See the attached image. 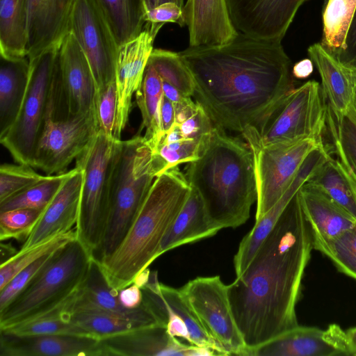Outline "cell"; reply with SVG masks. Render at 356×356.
<instances>
[{
	"instance_id": "cell-1",
	"label": "cell",
	"mask_w": 356,
	"mask_h": 356,
	"mask_svg": "<svg viewBox=\"0 0 356 356\" xmlns=\"http://www.w3.org/2000/svg\"><path fill=\"white\" fill-rule=\"evenodd\" d=\"M179 53L193 76L195 101L224 129L243 134L255 128L295 88L281 42L238 33L222 45Z\"/></svg>"
},
{
	"instance_id": "cell-2",
	"label": "cell",
	"mask_w": 356,
	"mask_h": 356,
	"mask_svg": "<svg viewBox=\"0 0 356 356\" xmlns=\"http://www.w3.org/2000/svg\"><path fill=\"white\" fill-rule=\"evenodd\" d=\"M312 249L298 192L243 273L227 285L233 314L248 350L299 325L296 307Z\"/></svg>"
},
{
	"instance_id": "cell-3",
	"label": "cell",
	"mask_w": 356,
	"mask_h": 356,
	"mask_svg": "<svg viewBox=\"0 0 356 356\" xmlns=\"http://www.w3.org/2000/svg\"><path fill=\"white\" fill-rule=\"evenodd\" d=\"M225 130L213 124L206 148L198 159L188 163L185 175L220 229L244 224L257 200L252 151Z\"/></svg>"
},
{
	"instance_id": "cell-4",
	"label": "cell",
	"mask_w": 356,
	"mask_h": 356,
	"mask_svg": "<svg viewBox=\"0 0 356 356\" xmlns=\"http://www.w3.org/2000/svg\"><path fill=\"white\" fill-rule=\"evenodd\" d=\"M178 166L156 177L120 245L100 263L109 285L120 291L159 256L161 241L191 191Z\"/></svg>"
},
{
	"instance_id": "cell-5",
	"label": "cell",
	"mask_w": 356,
	"mask_h": 356,
	"mask_svg": "<svg viewBox=\"0 0 356 356\" xmlns=\"http://www.w3.org/2000/svg\"><path fill=\"white\" fill-rule=\"evenodd\" d=\"M92 257L76 236L54 251L28 284L0 310V331L59 314L85 280Z\"/></svg>"
},
{
	"instance_id": "cell-6",
	"label": "cell",
	"mask_w": 356,
	"mask_h": 356,
	"mask_svg": "<svg viewBox=\"0 0 356 356\" xmlns=\"http://www.w3.org/2000/svg\"><path fill=\"white\" fill-rule=\"evenodd\" d=\"M156 177L152 149L144 136L137 135L122 140L111 177L108 218L98 261L120 245Z\"/></svg>"
},
{
	"instance_id": "cell-7",
	"label": "cell",
	"mask_w": 356,
	"mask_h": 356,
	"mask_svg": "<svg viewBox=\"0 0 356 356\" xmlns=\"http://www.w3.org/2000/svg\"><path fill=\"white\" fill-rule=\"evenodd\" d=\"M121 144L99 130L75 159L83 175L76 236L95 259L107 225L111 177Z\"/></svg>"
},
{
	"instance_id": "cell-8",
	"label": "cell",
	"mask_w": 356,
	"mask_h": 356,
	"mask_svg": "<svg viewBox=\"0 0 356 356\" xmlns=\"http://www.w3.org/2000/svg\"><path fill=\"white\" fill-rule=\"evenodd\" d=\"M327 106L321 84L308 81L286 95L255 127L242 134L250 147L305 138L323 140Z\"/></svg>"
},
{
	"instance_id": "cell-9",
	"label": "cell",
	"mask_w": 356,
	"mask_h": 356,
	"mask_svg": "<svg viewBox=\"0 0 356 356\" xmlns=\"http://www.w3.org/2000/svg\"><path fill=\"white\" fill-rule=\"evenodd\" d=\"M58 47L29 60V76L18 115L8 131L0 136L1 144L17 163L31 165L36 142L46 120L49 88Z\"/></svg>"
},
{
	"instance_id": "cell-10",
	"label": "cell",
	"mask_w": 356,
	"mask_h": 356,
	"mask_svg": "<svg viewBox=\"0 0 356 356\" xmlns=\"http://www.w3.org/2000/svg\"><path fill=\"white\" fill-rule=\"evenodd\" d=\"M96 87L90 64L74 35L59 45L48 98V114L63 120L94 110Z\"/></svg>"
},
{
	"instance_id": "cell-11",
	"label": "cell",
	"mask_w": 356,
	"mask_h": 356,
	"mask_svg": "<svg viewBox=\"0 0 356 356\" xmlns=\"http://www.w3.org/2000/svg\"><path fill=\"white\" fill-rule=\"evenodd\" d=\"M324 145L323 140L305 138L268 146L250 147L254 156L257 186L255 222L283 195L307 157Z\"/></svg>"
},
{
	"instance_id": "cell-12",
	"label": "cell",
	"mask_w": 356,
	"mask_h": 356,
	"mask_svg": "<svg viewBox=\"0 0 356 356\" xmlns=\"http://www.w3.org/2000/svg\"><path fill=\"white\" fill-rule=\"evenodd\" d=\"M180 290L203 326L227 355L248 356V348L233 314L227 285L220 276L197 277Z\"/></svg>"
},
{
	"instance_id": "cell-13",
	"label": "cell",
	"mask_w": 356,
	"mask_h": 356,
	"mask_svg": "<svg viewBox=\"0 0 356 356\" xmlns=\"http://www.w3.org/2000/svg\"><path fill=\"white\" fill-rule=\"evenodd\" d=\"M70 32L75 37L90 64L96 91L115 81L119 45L98 0H78Z\"/></svg>"
},
{
	"instance_id": "cell-14",
	"label": "cell",
	"mask_w": 356,
	"mask_h": 356,
	"mask_svg": "<svg viewBox=\"0 0 356 356\" xmlns=\"http://www.w3.org/2000/svg\"><path fill=\"white\" fill-rule=\"evenodd\" d=\"M98 131L95 107L92 111L63 120H54L47 116L33 149L31 165L47 175L65 172Z\"/></svg>"
},
{
	"instance_id": "cell-15",
	"label": "cell",
	"mask_w": 356,
	"mask_h": 356,
	"mask_svg": "<svg viewBox=\"0 0 356 356\" xmlns=\"http://www.w3.org/2000/svg\"><path fill=\"white\" fill-rule=\"evenodd\" d=\"M161 27L146 22L137 36L119 47L115 74L117 92L115 138L117 140H121V134L129 120L133 95L141 86L155 38Z\"/></svg>"
},
{
	"instance_id": "cell-16",
	"label": "cell",
	"mask_w": 356,
	"mask_h": 356,
	"mask_svg": "<svg viewBox=\"0 0 356 356\" xmlns=\"http://www.w3.org/2000/svg\"><path fill=\"white\" fill-rule=\"evenodd\" d=\"M309 0H225L231 22L241 33L281 42L300 7Z\"/></svg>"
},
{
	"instance_id": "cell-17",
	"label": "cell",
	"mask_w": 356,
	"mask_h": 356,
	"mask_svg": "<svg viewBox=\"0 0 356 356\" xmlns=\"http://www.w3.org/2000/svg\"><path fill=\"white\" fill-rule=\"evenodd\" d=\"M336 355H348L345 331L337 324L325 330L298 325L248 353V356Z\"/></svg>"
},
{
	"instance_id": "cell-18",
	"label": "cell",
	"mask_w": 356,
	"mask_h": 356,
	"mask_svg": "<svg viewBox=\"0 0 356 356\" xmlns=\"http://www.w3.org/2000/svg\"><path fill=\"white\" fill-rule=\"evenodd\" d=\"M102 356H213V349L186 345L171 336L165 325L156 324L99 340Z\"/></svg>"
},
{
	"instance_id": "cell-19",
	"label": "cell",
	"mask_w": 356,
	"mask_h": 356,
	"mask_svg": "<svg viewBox=\"0 0 356 356\" xmlns=\"http://www.w3.org/2000/svg\"><path fill=\"white\" fill-rule=\"evenodd\" d=\"M118 294L119 291L109 285L100 263L92 257L85 280L60 314L69 316L80 312H104L129 316L150 325L161 324L144 300L138 308L128 309L121 305Z\"/></svg>"
},
{
	"instance_id": "cell-20",
	"label": "cell",
	"mask_w": 356,
	"mask_h": 356,
	"mask_svg": "<svg viewBox=\"0 0 356 356\" xmlns=\"http://www.w3.org/2000/svg\"><path fill=\"white\" fill-rule=\"evenodd\" d=\"M78 0H27L26 56L31 60L59 47L70 32Z\"/></svg>"
},
{
	"instance_id": "cell-21",
	"label": "cell",
	"mask_w": 356,
	"mask_h": 356,
	"mask_svg": "<svg viewBox=\"0 0 356 356\" xmlns=\"http://www.w3.org/2000/svg\"><path fill=\"white\" fill-rule=\"evenodd\" d=\"M325 146L314 150L305 159L293 181L277 203L255 224L241 241L234 257L236 277L245 270L261 243L271 231L280 215L302 186L330 157Z\"/></svg>"
},
{
	"instance_id": "cell-22",
	"label": "cell",
	"mask_w": 356,
	"mask_h": 356,
	"mask_svg": "<svg viewBox=\"0 0 356 356\" xmlns=\"http://www.w3.org/2000/svg\"><path fill=\"white\" fill-rule=\"evenodd\" d=\"M83 175L74 167L45 208L38 223L23 243L21 250L44 243L75 229L79 217Z\"/></svg>"
},
{
	"instance_id": "cell-23",
	"label": "cell",
	"mask_w": 356,
	"mask_h": 356,
	"mask_svg": "<svg viewBox=\"0 0 356 356\" xmlns=\"http://www.w3.org/2000/svg\"><path fill=\"white\" fill-rule=\"evenodd\" d=\"M308 55L317 67L327 108L339 119L356 106V67L328 52L321 42L309 47Z\"/></svg>"
},
{
	"instance_id": "cell-24",
	"label": "cell",
	"mask_w": 356,
	"mask_h": 356,
	"mask_svg": "<svg viewBox=\"0 0 356 356\" xmlns=\"http://www.w3.org/2000/svg\"><path fill=\"white\" fill-rule=\"evenodd\" d=\"M0 356H102V350L100 341L90 337L0 331Z\"/></svg>"
},
{
	"instance_id": "cell-25",
	"label": "cell",
	"mask_w": 356,
	"mask_h": 356,
	"mask_svg": "<svg viewBox=\"0 0 356 356\" xmlns=\"http://www.w3.org/2000/svg\"><path fill=\"white\" fill-rule=\"evenodd\" d=\"M189 46H217L238 34L228 14L225 0H187L184 6Z\"/></svg>"
},
{
	"instance_id": "cell-26",
	"label": "cell",
	"mask_w": 356,
	"mask_h": 356,
	"mask_svg": "<svg viewBox=\"0 0 356 356\" xmlns=\"http://www.w3.org/2000/svg\"><path fill=\"white\" fill-rule=\"evenodd\" d=\"M298 194L311 229L313 249L335 239L356 225V220L349 213L305 184Z\"/></svg>"
},
{
	"instance_id": "cell-27",
	"label": "cell",
	"mask_w": 356,
	"mask_h": 356,
	"mask_svg": "<svg viewBox=\"0 0 356 356\" xmlns=\"http://www.w3.org/2000/svg\"><path fill=\"white\" fill-rule=\"evenodd\" d=\"M219 230L209 218L198 192L191 187L186 201L161 241L160 254L211 237Z\"/></svg>"
},
{
	"instance_id": "cell-28",
	"label": "cell",
	"mask_w": 356,
	"mask_h": 356,
	"mask_svg": "<svg viewBox=\"0 0 356 356\" xmlns=\"http://www.w3.org/2000/svg\"><path fill=\"white\" fill-rule=\"evenodd\" d=\"M27 56H0V136L15 122L22 104L29 76Z\"/></svg>"
},
{
	"instance_id": "cell-29",
	"label": "cell",
	"mask_w": 356,
	"mask_h": 356,
	"mask_svg": "<svg viewBox=\"0 0 356 356\" xmlns=\"http://www.w3.org/2000/svg\"><path fill=\"white\" fill-rule=\"evenodd\" d=\"M305 184L324 195L356 220V181L330 156Z\"/></svg>"
},
{
	"instance_id": "cell-30",
	"label": "cell",
	"mask_w": 356,
	"mask_h": 356,
	"mask_svg": "<svg viewBox=\"0 0 356 356\" xmlns=\"http://www.w3.org/2000/svg\"><path fill=\"white\" fill-rule=\"evenodd\" d=\"M27 0H0V56H26Z\"/></svg>"
},
{
	"instance_id": "cell-31",
	"label": "cell",
	"mask_w": 356,
	"mask_h": 356,
	"mask_svg": "<svg viewBox=\"0 0 356 356\" xmlns=\"http://www.w3.org/2000/svg\"><path fill=\"white\" fill-rule=\"evenodd\" d=\"M163 81L150 63H147L140 88L136 92V104L141 113L144 138L149 145L161 135L160 107L163 97Z\"/></svg>"
},
{
	"instance_id": "cell-32",
	"label": "cell",
	"mask_w": 356,
	"mask_h": 356,
	"mask_svg": "<svg viewBox=\"0 0 356 356\" xmlns=\"http://www.w3.org/2000/svg\"><path fill=\"white\" fill-rule=\"evenodd\" d=\"M63 316L89 337L98 340L152 326L129 316L104 312H80Z\"/></svg>"
},
{
	"instance_id": "cell-33",
	"label": "cell",
	"mask_w": 356,
	"mask_h": 356,
	"mask_svg": "<svg viewBox=\"0 0 356 356\" xmlns=\"http://www.w3.org/2000/svg\"><path fill=\"white\" fill-rule=\"evenodd\" d=\"M356 9V0H327L323 11L321 44L338 57L343 51L348 28Z\"/></svg>"
},
{
	"instance_id": "cell-34",
	"label": "cell",
	"mask_w": 356,
	"mask_h": 356,
	"mask_svg": "<svg viewBox=\"0 0 356 356\" xmlns=\"http://www.w3.org/2000/svg\"><path fill=\"white\" fill-rule=\"evenodd\" d=\"M107 16L119 46L137 36L143 29V0H98Z\"/></svg>"
},
{
	"instance_id": "cell-35",
	"label": "cell",
	"mask_w": 356,
	"mask_h": 356,
	"mask_svg": "<svg viewBox=\"0 0 356 356\" xmlns=\"http://www.w3.org/2000/svg\"><path fill=\"white\" fill-rule=\"evenodd\" d=\"M157 291L163 304L176 312L185 321L191 337V344L215 350L219 355L226 353L209 334L184 297L180 289H175L159 282Z\"/></svg>"
},
{
	"instance_id": "cell-36",
	"label": "cell",
	"mask_w": 356,
	"mask_h": 356,
	"mask_svg": "<svg viewBox=\"0 0 356 356\" xmlns=\"http://www.w3.org/2000/svg\"><path fill=\"white\" fill-rule=\"evenodd\" d=\"M327 127L338 160L356 181V106L339 119L327 108Z\"/></svg>"
},
{
	"instance_id": "cell-37",
	"label": "cell",
	"mask_w": 356,
	"mask_h": 356,
	"mask_svg": "<svg viewBox=\"0 0 356 356\" xmlns=\"http://www.w3.org/2000/svg\"><path fill=\"white\" fill-rule=\"evenodd\" d=\"M70 171L46 175L42 180L0 202V212L17 209L44 210L69 176Z\"/></svg>"
},
{
	"instance_id": "cell-38",
	"label": "cell",
	"mask_w": 356,
	"mask_h": 356,
	"mask_svg": "<svg viewBox=\"0 0 356 356\" xmlns=\"http://www.w3.org/2000/svg\"><path fill=\"white\" fill-rule=\"evenodd\" d=\"M161 79L187 97H193L195 83L193 76L179 52L154 49L149 61Z\"/></svg>"
},
{
	"instance_id": "cell-39",
	"label": "cell",
	"mask_w": 356,
	"mask_h": 356,
	"mask_svg": "<svg viewBox=\"0 0 356 356\" xmlns=\"http://www.w3.org/2000/svg\"><path fill=\"white\" fill-rule=\"evenodd\" d=\"M75 237L76 232L73 229L29 249L19 250L0 265V289H3L19 271L44 255L54 252Z\"/></svg>"
},
{
	"instance_id": "cell-40",
	"label": "cell",
	"mask_w": 356,
	"mask_h": 356,
	"mask_svg": "<svg viewBox=\"0 0 356 356\" xmlns=\"http://www.w3.org/2000/svg\"><path fill=\"white\" fill-rule=\"evenodd\" d=\"M314 249L328 257L339 271L356 280V225Z\"/></svg>"
},
{
	"instance_id": "cell-41",
	"label": "cell",
	"mask_w": 356,
	"mask_h": 356,
	"mask_svg": "<svg viewBox=\"0 0 356 356\" xmlns=\"http://www.w3.org/2000/svg\"><path fill=\"white\" fill-rule=\"evenodd\" d=\"M3 331L20 336L74 335L89 337L84 330L60 314L42 317Z\"/></svg>"
},
{
	"instance_id": "cell-42",
	"label": "cell",
	"mask_w": 356,
	"mask_h": 356,
	"mask_svg": "<svg viewBox=\"0 0 356 356\" xmlns=\"http://www.w3.org/2000/svg\"><path fill=\"white\" fill-rule=\"evenodd\" d=\"M43 211L34 209H17L0 212V240L23 238L25 241Z\"/></svg>"
},
{
	"instance_id": "cell-43",
	"label": "cell",
	"mask_w": 356,
	"mask_h": 356,
	"mask_svg": "<svg viewBox=\"0 0 356 356\" xmlns=\"http://www.w3.org/2000/svg\"><path fill=\"white\" fill-rule=\"evenodd\" d=\"M44 177L26 163L2 164L0 167V202L35 184Z\"/></svg>"
},
{
	"instance_id": "cell-44",
	"label": "cell",
	"mask_w": 356,
	"mask_h": 356,
	"mask_svg": "<svg viewBox=\"0 0 356 356\" xmlns=\"http://www.w3.org/2000/svg\"><path fill=\"white\" fill-rule=\"evenodd\" d=\"M95 111L98 129L109 137L115 138L117 115V92L115 81L96 91Z\"/></svg>"
},
{
	"instance_id": "cell-45",
	"label": "cell",
	"mask_w": 356,
	"mask_h": 356,
	"mask_svg": "<svg viewBox=\"0 0 356 356\" xmlns=\"http://www.w3.org/2000/svg\"><path fill=\"white\" fill-rule=\"evenodd\" d=\"M53 252L44 255L19 271L3 289H0V310L3 309L28 284L43 267Z\"/></svg>"
},
{
	"instance_id": "cell-46",
	"label": "cell",
	"mask_w": 356,
	"mask_h": 356,
	"mask_svg": "<svg viewBox=\"0 0 356 356\" xmlns=\"http://www.w3.org/2000/svg\"><path fill=\"white\" fill-rule=\"evenodd\" d=\"M145 22L163 26L165 23L185 25L184 8L172 2L162 3L145 13Z\"/></svg>"
},
{
	"instance_id": "cell-47",
	"label": "cell",
	"mask_w": 356,
	"mask_h": 356,
	"mask_svg": "<svg viewBox=\"0 0 356 356\" xmlns=\"http://www.w3.org/2000/svg\"><path fill=\"white\" fill-rule=\"evenodd\" d=\"M337 58L356 67V9L346 34L344 49Z\"/></svg>"
},
{
	"instance_id": "cell-48",
	"label": "cell",
	"mask_w": 356,
	"mask_h": 356,
	"mask_svg": "<svg viewBox=\"0 0 356 356\" xmlns=\"http://www.w3.org/2000/svg\"><path fill=\"white\" fill-rule=\"evenodd\" d=\"M118 298L121 305L128 309L138 308L143 302V291L134 284L120 290Z\"/></svg>"
},
{
	"instance_id": "cell-49",
	"label": "cell",
	"mask_w": 356,
	"mask_h": 356,
	"mask_svg": "<svg viewBox=\"0 0 356 356\" xmlns=\"http://www.w3.org/2000/svg\"><path fill=\"white\" fill-rule=\"evenodd\" d=\"M160 120L161 130V135L168 132L175 123V111L174 104L163 95L161 102Z\"/></svg>"
},
{
	"instance_id": "cell-50",
	"label": "cell",
	"mask_w": 356,
	"mask_h": 356,
	"mask_svg": "<svg viewBox=\"0 0 356 356\" xmlns=\"http://www.w3.org/2000/svg\"><path fill=\"white\" fill-rule=\"evenodd\" d=\"M313 64L310 58H305L298 61L292 67V75L299 79L309 77L313 72Z\"/></svg>"
},
{
	"instance_id": "cell-51",
	"label": "cell",
	"mask_w": 356,
	"mask_h": 356,
	"mask_svg": "<svg viewBox=\"0 0 356 356\" xmlns=\"http://www.w3.org/2000/svg\"><path fill=\"white\" fill-rule=\"evenodd\" d=\"M162 81L163 95L170 100L173 104H179L188 97L170 83L163 80Z\"/></svg>"
},
{
	"instance_id": "cell-52",
	"label": "cell",
	"mask_w": 356,
	"mask_h": 356,
	"mask_svg": "<svg viewBox=\"0 0 356 356\" xmlns=\"http://www.w3.org/2000/svg\"><path fill=\"white\" fill-rule=\"evenodd\" d=\"M345 337L348 355L356 356V327L346 330Z\"/></svg>"
},
{
	"instance_id": "cell-53",
	"label": "cell",
	"mask_w": 356,
	"mask_h": 356,
	"mask_svg": "<svg viewBox=\"0 0 356 356\" xmlns=\"http://www.w3.org/2000/svg\"><path fill=\"white\" fill-rule=\"evenodd\" d=\"M167 2L175 3L181 8H184V0H143L145 13L147 11H148V10H149L162 3H167Z\"/></svg>"
},
{
	"instance_id": "cell-54",
	"label": "cell",
	"mask_w": 356,
	"mask_h": 356,
	"mask_svg": "<svg viewBox=\"0 0 356 356\" xmlns=\"http://www.w3.org/2000/svg\"><path fill=\"white\" fill-rule=\"evenodd\" d=\"M151 275L150 270L147 268L139 273L136 275L135 278L134 279L133 283L137 285L138 287L142 289L144 287L147 282H149V277Z\"/></svg>"
}]
</instances>
